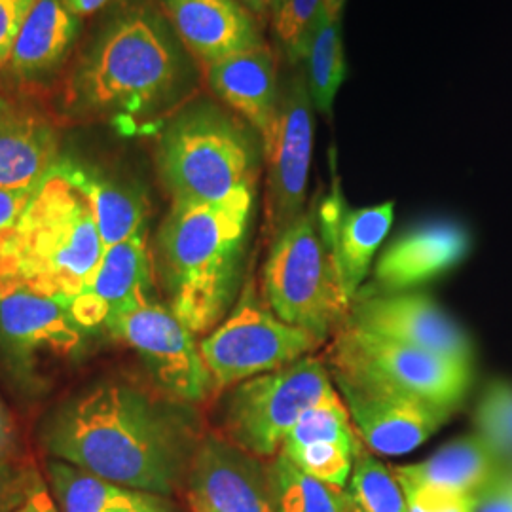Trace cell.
<instances>
[{
  "mask_svg": "<svg viewBox=\"0 0 512 512\" xmlns=\"http://www.w3.org/2000/svg\"><path fill=\"white\" fill-rule=\"evenodd\" d=\"M44 444L63 459L128 490L173 494L200 442L175 404L126 384L99 385L63 406Z\"/></svg>",
  "mask_w": 512,
  "mask_h": 512,
  "instance_id": "6da1fadb",
  "label": "cell"
},
{
  "mask_svg": "<svg viewBox=\"0 0 512 512\" xmlns=\"http://www.w3.org/2000/svg\"><path fill=\"white\" fill-rule=\"evenodd\" d=\"M190 82L184 46L147 6L114 16L93 38L67 84L73 114L135 122L175 105Z\"/></svg>",
  "mask_w": 512,
  "mask_h": 512,
  "instance_id": "7a4b0ae2",
  "label": "cell"
},
{
  "mask_svg": "<svg viewBox=\"0 0 512 512\" xmlns=\"http://www.w3.org/2000/svg\"><path fill=\"white\" fill-rule=\"evenodd\" d=\"M255 188L213 203L173 202L156 236L154 272L167 308L194 334L226 319L241 285Z\"/></svg>",
  "mask_w": 512,
  "mask_h": 512,
  "instance_id": "3957f363",
  "label": "cell"
},
{
  "mask_svg": "<svg viewBox=\"0 0 512 512\" xmlns=\"http://www.w3.org/2000/svg\"><path fill=\"white\" fill-rule=\"evenodd\" d=\"M103 253L90 205L54 169L0 245V296L29 291L67 304L86 289Z\"/></svg>",
  "mask_w": 512,
  "mask_h": 512,
  "instance_id": "277c9868",
  "label": "cell"
},
{
  "mask_svg": "<svg viewBox=\"0 0 512 512\" xmlns=\"http://www.w3.org/2000/svg\"><path fill=\"white\" fill-rule=\"evenodd\" d=\"M262 139L247 122L215 103L184 107L165 126L156 162L173 202H220L255 188Z\"/></svg>",
  "mask_w": 512,
  "mask_h": 512,
  "instance_id": "5b68a950",
  "label": "cell"
},
{
  "mask_svg": "<svg viewBox=\"0 0 512 512\" xmlns=\"http://www.w3.org/2000/svg\"><path fill=\"white\" fill-rule=\"evenodd\" d=\"M262 298L275 315L308 330L321 344L349 315V302L319 234L317 207L272 239L262 270Z\"/></svg>",
  "mask_w": 512,
  "mask_h": 512,
  "instance_id": "8992f818",
  "label": "cell"
},
{
  "mask_svg": "<svg viewBox=\"0 0 512 512\" xmlns=\"http://www.w3.org/2000/svg\"><path fill=\"white\" fill-rule=\"evenodd\" d=\"M329 370L391 387L456 410L473 382V363L412 348L344 323L334 334Z\"/></svg>",
  "mask_w": 512,
  "mask_h": 512,
  "instance_id": "52a82bcc",
  "label": "cell"
},
{
  "mask_svg": "<svg viewBox=\"0 0 512 512\" xmlns=\"http://www.w3.org/2000/svg\"><path fill=\"white\" fill-rule=\"evenodd\" d=\"M336 395L327 365L302 357L236 385L226 404V433L256 458H272L306 410Z\"/></svg>",
  "mask_w": 512,
  "mask_h": 512,
  "instance_id": "ba28073f",
  "label": "cell"
},
{
  "mask_svg": "<svg viewBox=\"0 0 512 512\" xmlns=\"http://www.w3.org/2000/svg\"><path fill=\"white\" fill-rule=\"evenodd\" d=\"M319 346L308 330L281 321L249 283L234 310L200 342V351L220 391L293 365Z\"/></svg>",
  "mask_w": 512,
  "mask_h": 512,
  "instance_id": "9c48e42d",
  "label": "cell"
},
{
  "mask_svg": "<svg viewBox=\"0 0 512 512\" xmlns=\"http://www.w3.org/2000/svg\"><path fill=\"white\" fill-rule=\"evenodd\" d=\"M107 329L139 353L169 397L181 403H202L215 393L196 334L154 296L114 315Z\"/></svg>",
  "mask_w": 512,
  "mask_h": 512,
  "instance_id": "30bf717a",
  "label": "cell"
},
{
  "mask_svg": "<svg viewBox=\"0 0 512 512\" xmlns=\"http://www.w3.org/2000/svg\"><path fill=\"white\" fill-rule=\"evenodd\" d=\"M313 109L306 76L296 74L279 97L274 131L262 145L268 162L266 226L272 239L306 211Z\"/></svg>",
  "mask_w": 512,
  "mask_h": 512,
  "instance_id": "8fae6325",
  "label": "cell"
},
{
  "mask_svg": "<svg viewBox=\"0 0 512 512\" xmlns=\"http://www.w3.org/2000/svg\"><path fill=\"white\" fill-rule=\"evenodd\" d=\"M338 395L365 448L380 456H403L431 439L452 410L385 385L330 372Z\"/></svg>",
  "mask_w": 512,
  "mask_h": 512,
  "instance_id": "7c38bea8",
  "label": "cell"
},
{
  "mask_svg": "<svg viewBox=\"0 0 512 512\" xmlns=\"http://www.w3.org/2000/svg\"><path fill=\"white\" fill-rule=\"evenodd\" d=\"M346 323L399 344L473 363L469 336L427 294L357 296L351 300Z\"/></svg>",
  "mask_w": 512,
  "mask_h": 512,
  "instance_id": "4fadbf2b",
  "label": "cell"
},
{
  "mask_svg": "<svg viewBox=\"0 0 512 512\" xmlns=\"http://www.w3.org/2000/svg\"><path fill=\"white\" fill-rule=\"evenodd\" d=\"M188 488L192 507L203 511L277 512L272 465L219 437L198 444Z\"/></svg>",
  "mask_w": 512,
  "mask_h": 512,
  "instance_id": "5bb4252c",
  "label": "cell"
},
{
  "mask_svg": "<svg viewBox=\"0 0 512 512\" xmlns=\"http://www.w3.org/2000/svg\"><path fill=\"white\" fill-rule=\"evenodd\" d=\"M469 249L471 234L456 220L421 222L387 245L376 262L372 285L357 296L408 293L456 268Z\"/></svg>",
  "mask_w": 512,
  "mask_h": 512,
  "instance_id": "9a60e30c",
  "label": "cell"
},
{
  "mask_svg": "<svg viewBox=\"0 0 512 512\" xmlns=\"http://www.w3.org/2000/svg\"><path fill=\"white\" fill-rule=\"evenodd\" d=\"M395 203L349 207L338 179L317 207V226L349 302L357 296L370 264L393 224Z\"/></svg>",
  "mask_w": 512,
  "mask_h": 512,
  "instance_id": "2e32d148",
  "label": "cell"
},
{
  "mask_svg": "<svg viewBox=\"0 0 512 512\" xmlns=\"http://www.w3.org/2000/svg\"><path fill=\"white\" fill-rule=\"evenodd\" d=\"M154 296V256L147 230L105 249L86 289L63 304L80 329L107 327L110 319Z\"/></svg>",
  "mask_w": 512,
  "mask_h": 512,
  "instance_id": "e0dca14e",
  "label": "cell"
},
{
  "mask_svg": "<svg viewBox=\"0 0 512 512\" xmlns=\"http://www.w3.org/2000/svg\"><path fill=\"white\" fill-rule=\"evenodd\" d=\"M165 18L203 65L264 46L255 16L239 0H160Z\"/></svg>",
  "mask_w": 512,
  "mask_h": 512,
  "instance_id": "ac0fdd59",
  "label": "cell"
},
{
  "mask_svg": "<svg viewBox=\"0 0 512 512\" xmlns=\"http://www.w3.org/2000/svg\"><path fill=\"white\" fill-rule=\"evenodd\" d=\"M82 344V329L55 298L18 291L0 296V348L21 361L40 353L73 355Z\"/></svg>",
  "mask_w": 512,
  "mask_h": 512,
  "instance_id": "d6986e66",
  "label": "cell"
},
{
  "mask_svg": "<svg viewBox=\"0 0 512 512\" xmlns=\"http://www.w3.org/2000/svg\"><path fill=\"white\" fill-rule=\"evenodd\" d=\"M207 82L220 101L234 110L264 141L272 135L277 110V63L264 44L205 67Z\"/></svg>",
  "mask_w": 512,
  "mask_h": 512,
  "instance_id": "ffe728a7",
  "label": "cell"
},
{
  "mask_svg": "<svg viewBox=\"0 0 512 512\" xmlns=\"http://www.w3.org/2000/svg\"><path fill=\"white\" fill-rule=\"evenodd\" d=\"M92 209L103 247L109 249L147 230V194L137 184L109 177L88 165L61 160L55 167Z\"/></svg>",
  "mask_w": 512,
  "mask_h": 512,
  "instance_id": "44dd1931",
  "label": "cell"
},
{
  "mask_svg": "<svg viewBox=\"0 0 512 512\" xmlns=\"http://www.w3.org/2000/svg\"><path fill=\"white\" fill-rule=\"evenodd\" d=\"M59 162V135L44 116L14 109L0 118V190L37 188Z\"/></svg>",
  "mask_w": 512,
  "mask_h": 512,
  "instance_id": "7402d4cb",
  "label": "cell"
},
{
  "mask_svg": "<svg viewBox=\"0 0 512 512\" xmlns=\"http://www.w3.org/2000/svg\"><path fill=\"white\" fill-rule=\"evenodd\" d=\"M80 27L82 18L65 0H37L21 27L8 71L27 82L54 74L71 54Z\"/></svg>",
  "mask_w": 512,
  "mask_h": 512,
  "instance_id": "603a6c76",
  "label": "cell"
},
{
  "mask_svg": "<svg viewBox=\"0 0 512 512\" xmlns=\"http://www.w3.org/2000/svg\"><path fill=\"white\" fill-rule=\"evenodd\" d=\"M399 484H418L454 494L480 495L507 469L478 435L452 440L421 463L391 469Z\"/></svg>",
  "mask_w": 512,
  "mask_h": 512,
  "instance_id": "cb8c5ba5",
  "label": "cell"
},
{
  "mask_svg": "<svg viewBox=\"0 0 512 512\" xmlns=\"http://www.w3.org/2000/svg\"><path fill=\"white\" fill-rule=\"evenodd\" d=\"M344 8L346 0H325L304 48L306 82L313 107L330 116L338 90L346 78L344 55Z\"/></svg>",
  "mask_w": 512,
  "mask_h": 512,
  "instance_id": "d4e9b609",
  "label": "cell"
},
{
  "mask_svg": "<svg viewBox=\"0 0 512 512\" xmlns=\"http://www.w3.org/2000/svg\"><path fill=\"white\" fill-rule=\"evenodd\" d=\"M272 476L277 512H349L342 488L302 473L283 454L272 463Z\"/></svg>",
  "mask_w": 512,
  "mask_h": 512,
  "instance_id": "484cf974",
  "label": "cell"
},
{
  "mask_svg": "<svg viewBox=\"0 0 512 512\" xmlns=\"http://www.w3.org/2000/svg\"><path fill=\"white\" fill-rule=\"evenodd\" d=\"M349 512H406V499L399 480L363 448L359 450L348 484L344 488Z\"/></svg>",
  "mask_w": 512,
  "mask_h": 512,
  "instance_id": "4316f807",
  "label": "cell"
},
{
  "mask_svg": "<svg viewBox=\"0 0 512 512\" xmlns=\"http://www.w3.org/2000/svg\"><path fill=\"white\" fill-rule=\"evenodd\" d=\"M52 497L61 512H103L122 488L63 459L48 461Z\"/></svg>",
  "mask_w": 512,
  "mask_h": 512,
  "instance_id": "83f0119b",
  "label": "cell"
},
{
  "mask_svg": "<svg viewBox=\"0 0 512 512\" xmlns=\"http://www.w3.org/2000/svg\"><path fill=\"white\" fill-rule=\"evenodd\" d=\"M315 442H338L353 448L363 446L340 395L306 410L283 440L281 450L308 446Z\"/></svg>",
  "mask_w": 512,
  "mask_h": 512,
  "instance_id": "f1b7e54d",
  "label": "cell"
},
{
  "mask_svg": "<svg viewBox=\"0 0 512 512\" xmlns=\"http://www.w3.org/2000/svg\"><path fill=\"white\" fill-rule=\"evenodd\" d=\"M476 435L484 440L495 456L512 461V384L495 380L486 387L476 406Z\"/></svg>",
  "mask_w": 512,
  "mask_h": 512,
  "instance_id": "f546056e",
  "label": "cell"
},
{
  "mask_svg": "<svg viewBox=\"0 0 512 512\" xmlns=\"http://www.w3.org/2000/svg\"><path fill=\"white\" fill-rule=\"evenodd\" d=\"M363 446L353 448L338 442H315L308 446L281 450L285 458L294 463L302 473L313 476L334 488H346L353 463Z\"/></svg>",
  "mask_w": 512,
  "mask_h": 512,
  "instance_id": "4dcf8cb0",
  "label": "cell"
},
{
  "mask_svg": "<svg viewBox=\"0 0 512 512\" xmlns=\"http://www.w3.org/2000/svg\"><path fill=\"white\" fill-rule=\"evenodd\" d=\"M325 0H275L272 25L275 37L291 61L304 55L313 21Z\"/></svg>",
  "mask_w": 512,
  "mask_h": 512,
  "instance_id": "1f68e13d",
  "label": "cell"
},
{
  "mask_svg": "<svg viewBox=\"0 0 512 512\" xmlns=\"http://www.w3.org/2000/svg\"><path fill=\"white\" fill-rule=\"evenodd\" d=\"M406 512H475L478 495H461L431 486L401 484Z\"/></svg>",
  "mask_w": 512,
  "mask_h": 512,
  "instance_id": "d6a6232c",
  "label": "cell"
},
{
  "mask_svg": "<svg viewBox=\"0 0 512 512\" xmlns=\"http://www.w3.org/2000/svg\"><path fill=\"white\" fill-rule=\"evenodd\" d=\"M37 473L16 458H0V512L18 511Z\"/></svg>",
  "mask_w": 512,
  "mask_h": 512,
  "instance_id": "836d02e7",
  "label": "cell"
},
{
  "mask_svg": "<svg viewBox=\"0 0 512 512\" xmlns=\"http://www.w3.org/2000/svg\"><path fill=\"white\" fill-rule=\"evenodd\" d=\"M37 0H0V71L8 67L21 27Z\"/></svg>",
  "mask_w": 512,
  "mask_h": 512,
  "instance_id": "e575fe53",
  "label": "cell"
},
{
  "mask_svg": "<svg viewBox=\"0 0 512 512\" xmlns=\"http://www.w3.org/2000/svg\"><path fill=\"white\" fill-rule=\"evenodd\" d=\"M103 512H173V507L165 495L122 488Z\"/></svg>",
  "mask_w": 512,
  "mask_h": 512,
  "instance_id": "d590c367",
  "label": "cell"
},
{
  "mask_svg": "<svg viewBox=\"0 0 512 512\" xmlns=\"http://www.w3.org/2000/svg\"><path fill=\"white\" fill-rule=\"evenodd\" d=\"M37 190L38 186L25 190H0V245L10 236Z\"/></svg>",
  "mask_w": 512,
  "mask_h": 512,
  "instance_id": "8d00e7d4",
  "label": "cell"
},
{
  "mask_svg": "<svg viewBox=\"0 0 512 512\" xmlns=\"http://www.w3.org/2000/svg\"><path fill=\"white\" fill-rule=\"evenodd\" d=\"M475 512H512V482L505 471L478 495Z\"/></svg>",
  "mask_w": 512,
  "mask_h": 512,
  "instance_id": "74e56055",
  "label": "cell"
},
{
  "mask_svg": "<svg viewBox=\"0 0 512 512\" xmlns=\"http://www.w3.org/2000/svg\"><path fill=\"white\" fill-rule=\"evenodd\" d=\"M14 512H59L55 507L54 497L38 473L33 478V484L29 488V494L25 497V501L21 503L18 511Z\"/></svg>",
  "mask_w": 512,
  "mask_h": 512,
  "instance_id": "f35d334b",
  "label": "cell"
},
{
  "mask_svg": "<svg viewBox=\"0 0 512 512\" xmlns=\"http://www.w3.org/2000/svg\"><path fill=\"white\" fill-rule=\"evenodd\" d=\"M14 452H16V425L10 416V410L0 399V458H14Z\"/></svg>",
  "mask_w": 512,
  "mask_h": 512,
  "instance_id": "ab89813d",
  "label": "cell"
},
{
  "mask_svg": "<svg viewBox=\"0 0 512 512\" xmlns=\"http://www.w3.org/2000/svg\"><path fill=\"white\" fill-rule=\"evenodd\" d=\"M67 6L73 10L76 16H88V14H95L97 10L105 8L112 0H65Z\"/></svg>",
  "mask_w": 512,
  "mask_h": 512,
  "instance_id": "60d3db41",
  "label": "cell"
},
{
  "mask_svg": "<svg viewBox=\"0 0 512 512\" xmlns=\"http://www.w3.org/2000/svg\"><path fill=\"white\" fill-rule=\"evenodd\" d=\"M255 18H268L272 16L275 0H239Z\"/></svg>",
  "mask_w": 512,
  "mask_h": 512,
  "instance_id": "b9f144b4",
  "label": "cell"
},
{
  "mask_svg": "<svg viewBox=\"0 0 512 512\" xmlns=\"http://www.w3.org/2000/svg\"><path fill=\"white\" fill-rule=\"evenodd\" d=\"M16 109L10 101H6L4 97H0V118L4 116V114H8V112H12V110Z\"/></svg>",
  "mask_w": 512,
  "mask_h": 512,
  "instance_id": "7bdbcfd3",
  "label": "cell"
},
{
  "mask_svg": "<svg viewBox=\"0 0 512 512\" xmlns=\"http://www.w3.org/2000/svg\"><path fill=\"white\" fill-rule=\"evenodd\" d=\"M192 511H194V512H207V511H203V509H200V507H192Z\"/></svg>",
  "mask_w": 512,
  "mask_h": 512,
  "instance_id": "ee69618b",
  "label": "cell"
},
{
  "mask_svg": "<svg viewBox=\"0 0 512 512\" xmlns=\"http://www.w3.org/2000/svg\"><path fill=\"white\" fill-rule=\"evenodd\" d=\"M509 476H511V482H512V469L509 471Z\"/></svg>",
  "mask_w": 512,
  "mask_h": 512,
  "instance_id": "f6af8a7d",
  "label": "cell"
}]
</instances>
